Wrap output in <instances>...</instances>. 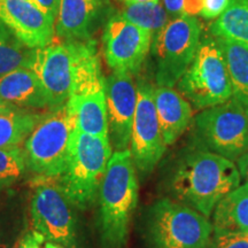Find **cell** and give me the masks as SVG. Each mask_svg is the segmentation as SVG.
Masks as SVG:
<instances>
[{
	"label": "cell",
	"instance_id": "35",
	"mask_svg": "<svg viewBox=\"0 0 248 248\" xmlns=\"http://www.w3.org/2000/svg\"><path fill=\"white\" fill-rule=\"evenodd\" d=\"M17 248H28L27 247V245H26V243H24V240L22 239L20 241V244H18V247Z\"/></svg>",
	"mask_w": 248,
	"mask_h": 248
},
{
	"label": "cell",
	"instance_id": "34",
	"mask_svg": "<svg viewBox=\"0 0 248 248\" xmlns=\"http://www.w3.org/2000/svg\"><path fill=\"white\" fill-rule=\"evenodd\" d=\"M45 248H63V246H61V245L59 244L52 243V241H48V243H46Z\"/></svg>",
	"mask_w": 248,
	"mask_h": 248
},
{
	"label": "cell",
	"instance_id": "2",
	"mask_svg": "<svg viewBox=\"0 0 248 248\" xmlns=\"http://www.w3.org/2000/svg\"><path fill=\"white\" fill-rule=\"evenodd\" d=\"M99 224L107 248H122L138 203V182L130 150L111 154L99 187Z\"/></svg>",
	"mask_w": 248,
	"mask_h": 248
},
{
	"label": "cell",
	"instance_id": "9",
	"mask_svg": "<svg viewBox=\"0 0 248 248\" xmlns=\"http://www.w3.org/2000/svg\"><path fill=\"white\" fill-rule=\"evenodd\" d=\"M30 203L33 231L45 240L74 248L77 240L75 206L62 190L58 177L36 176Z\"/></svg>",
	"mask_w": 248,
	"mask_h": 248
},
{
	"label": "cell",
	"instance_id": "32",
	"mask_svg": "<svg viewBox=\"0 0 248 248\" xmlns=\"http://www.w3.org/2000/svg\"><path fill=\"white\" fill-rule=\"evenodd\" d=\"M16 109H18L17 107H15V106H13V105L8 104V102H6V101L0 99V114H1V113H8V111L16 110Z\"/></svg>",
	"mask_w": 248,
	"mask_h": 248
},
{
	"label": "cell",
	"instance_id": "20",
	"mask_svg": "<svg viewBox=\"0 0 248 248\" xmlns=\"http://www.w3.org/2000/svg\"><path fill=\"white\" fill-rule=\"evenodd\" d=\"M224 57L234 98L248 113V45L216 37Z\"/></svg>",
	"mask_w": 248,
	"mask_h": 248
},
{
	"label": "cell",
	"instance_id": "16",
	"mask_svg": "<svg viewBox=\"0 0 248 248\" xmlns=\"http://www.w3.org/2000/svg\"><path fill=\"white\" fill-rule=\"evenodd\" d=\"M154 102L162 138L166 146L175 142L190 125L191 104L171 88H154Z\"/></svg>",
	"mask_w": 248,
	"mask_h": 248
},
{
	"label": "cell",
	"instance_id": "25",
	"mask_svg": "<svg viewBox=\"0 0 248 248\" xmlns=\"http://www.w3.org/2000/svg\"><path fill=\"white\" fill-rule=\"evenodd\" d=\"M26 167L24 151L20 147L0 148V191L21 179Z\"/></svg>",
	"mask_w": 248,
	"mask_h": 248
},
{
	"label": "cell",
	"instance_id": "8",
	"mask_svg": "<svg viewBox=\"0 0 248 248\" xmlns=\"http://www.w3.org/2000/svg\"><path fill=\"white\" fill-rule=\"evenodd\" d=\"M194 131L200 150L235 162L248 148V113L231 98L200 111L194 119Z\"/></svg>",
	"mask_w": 248,
	"mask_h": 248
},
{
	"label": "cell",
	"instance_id": "24",
	"mask_svg": "<svg viewBox=\"0 0 248 248\" xmlns=\"http://www.w3.org/2000/svg\"><path fill=\"white\" fill-rule=\"evenodd\" d=\"M120 15L135 26L150 31L153 36L168 23V12L160 1L129 4Z\"/></svg>",
	"mask_w": 248,
	"mask_h": 248
},
{
	"label": "cell",
	"instance_id": "19",
	"mask_svg": "<svg viewBox=\"0 0 248 248\" xmlns=\"http://www.w3.org/2000/svg\"><path fill=\"white\" fill-rule=\"evenodd\" d=\"M213 230L219 233H248V183L239 185L216 204Z\"/></svg>",
	"mask_w": 248,
	"mask_h": 248
},
{
	"label": "cell",
	"instance_id": "21",
	"mask_svg": "<svg viewBox=\"0 0 248 248\" xmlns=\"http://www.w3.org/2000/svg\"><path fill=\"white\" fill-rule=\"evenodd\" d=\"M42 117V114L27 111L22 108L0 114V148L20 146Z\"/></svg>",
	"mask_w": 248,
	"mask_h": 248
},
{
	"label": "cell",
	"instance_id": "14",
	"mask_svg": "<svg viewBox=\"0 0 248 248\" xmlns=\"http://www.w3.org/2000/svg\"><path fill=\"white\" fill-rule=\"evenodd\" d=\"M108 138L115 151L128 150L137 106V88L132 75L113 71L106 79Z\"/></svg>",
	"mask_w": 248,
	"mask_h": 248
},
{
	"label": "cell",
	"instance_id": "30",
	"mask_svg": "<svg viewBox=\"0 0 248 248\" xmlns=\"http://www.w3.org/2000/svg\"><path fill=\"white\" fill-rule=\"evenodd\" d=\"M22 239L24 240L28 248H42V243L44 241V237L33 231L32 233H27Z\"/></svg>",
	"mask_w": 248,
	"mask_h": 248
},
{
	"label": "cell",
	"instance_id": "1",
	"mask_svg": "<svg viewBox=\"0 0 248 248\" xmlns=\"http://www.w3.org/2000/svg\"><path fill=\"white\" fill-rule=\"evenodd\" d=\"M233 161L197 150L184 155L169 176V190L177 202L209 217L216 204L240 185Z\"/></svg>",
	"mask_w": 248,
	"mask_h": 248
},
{
	"label": "cell",
	"instance_id": "18",
	"mask_svg": "<svg viewBox=\"0 0 248 248\" xmlns=\"http://www.w3.org/2000/svg\"><path fill=\"white\" fill-rule=\"evenodd\" d=\"M0 99L17 108H49L42 83L29 68H21L0 77Z\"/></svg>",
	"mask_w": 248,
	"mask_h": 248
},
{
	"label": "cell",
	"instance_id": "22",
	"mask_svg": "<svg viewBox=\"0 0 248 248\" xmlns=\"http://www.w3.org/2000/svg\"><path fill=\"white\" fill-rule=\"evenodd\" d=\"M212 32L218 38L248 45V0H230L224 13L212 24Z\"/></svg>",
	"mask_w": 248,
	"mask_h": 248
},
{
	"label": "cell",
	"instance_id": "4",
	"mask_svg": "<svg viewBox=\"0 0 248 248\" xmlns=\"http://www.w3.org/2000/svg\"><path fill=\"white\" fill-rule=\"evenodd\" d=\"M68 104L76 117L79 131L108 137L106 80L101 73L95 43L79 40L73 89Z\"/></svg>",
	"mask_w": 248,
	"mask_h": 248
},
{
	"label": "cell",
	"instance_id": "12",
	"mask_svg": "<svg viewBox=\"0 0 248 248\" xmlns=\"http://www.w3.org/2000/svg\"><path fill=\"white\" fill-rule=\"evenodd\" d=\"M130 153L135 168L150 175L166 152L154 102V86L140 83L137 88V106L133 119Z\"/></svg>",
	"mask_w": 248,
	"mask_h": 248
},
{
	"label": "cell",
	"instance_id": "13",
	"mask_svg": "<svg viewBox=\"0 0 248 248\" xmlns=\"http://www.w3.org/2000/svg\"><path fill=\"white\" fill-rule=\"evenodd\" d=\"M153 33L141 29L121 15L106 24L102 45L108 67L113 71L132 74L138 71L150 52Z\"/></svg>",
	"mask_w": 248,
	"mask_h": 248
},
{
	"label": "cell",
	"instance_id": "17",
	"mask_svg": "<svg viewBox=\"0 0 248 248\" xmlns=\"http://www.w3.org/2000/svg\"><path fill=\"white\" fill-rule=\"evenodd\" d=\"M104 0H59L54 30L63 40H86Z\"/></svg>",
	"mask_w": 248,
	"mask_h": 248
},
{
	"label": "cell",
	"instance_id": "26",
	"mask_svg": "<svg viewBox=\"0 0 248 248\" xmlns=\"http://www.w3.org/2000/svg\"><path fill=\"white\" fill-rule=\"evenodd\" d=\"M207 248H248V233L213 232Z\"/></svg>",
	"mask_w": 248,
	"mask_h": 248
},
{
	"label": "cell",
	"instance_id": "3",
	"mask_svg": "<svg viewBox=\"0 0 248 248\" xmlns=\"http://www.w3.org/2000/svg\"><path fill=\"white\" fill-rule=\"evenodd\" d=\"M111 154L109 138L88 135L75 129L66 169L58 181L76 208L85 209L94 201Z\"/></svg>",
	"mask_w": 248,
	"mask_h": 248
},
{
	"label": "cell",
	"instance_id": "33",
	"mask_svg": "<svg viewBox=\"0 0 248 248\" xmlns=\"http://www.w3.org/2000/svg\"><path fill=\"white\" fill-rule=\"evenodd\" d=\"M121 1L125 2L126 5L129 4H141V2H157L160 0H121Z\"/></svg>",
	"mask_w": 248,
	"mask_h": 248
},
{
	"label": "cell",
	"instance_id": "28",
	"mask_svg": "<svg viewBox=\"0 0 248 248\" xmlns=\"http://www.w3.org/2000/svg\"><path fill=\"white\" fill-rule=\"evenodd\" d=\"M31 1L35 2L39 8H42L46 14H48L55 21L58 13L59 0H31Z\"/></svg>",
	"mask_w": 248,
	"mask_h": 248
},
{
	"label": "cell",
	"instance_id": "10",
	"mask_svg": "<svg viewBox=\"0 0 248 248\" xmlns=\"http://www.w3.org/2000/svg\"><path fill=\"white\" fill-rule=\"evenodd\" d=\"M200 37V21L190 15L173 18L155 33L152 51L157 62V85L172 88L179 82L197 54Z\"/></svg>",
	"mask_w": 248,
	"mask_h": 248
},
{
	"label": "cell",
	"instance_id": "7",
	"mask_svg": "<svg viewBox=\"0 0 248 248\" xmlns=\"http://www.w3.org/2000/svg\"><path fill=\"white\" fill-rule=\"evenodd\" d=\"M181 94L197 109L224 104L232 98V86L223 52L216 40L200 42L197 54L178 82Z\"/></svg>",
	"mask_w": 248,
	"mask_h": 248
},
{
	"label": "cell",
	"instance_id": "27",
	"mask_svg": "<svg viewBox=\"0 0 248 248\" xmlns=\"http://www.w3.org/2000/svg\"><path fill=\"white\" fill-rule=\"evenodd\" d=\"M230 0H202L200 15L206 20H214L224 13Z\"/></svg>",
	"mask_w": 248,
	"mask_h": 248
},
{
	"label": "cell",
	"instance_id": "6",
	"mask_svg": "<svg viewBox=\"0 0 248 248\" xmlns=\"http://www.w3.org/2000/svg\"><path fill=\"white\" fill-rule=\"evenodd\" d=\"M76 117L70 105H61L43 115L24 142L26 166L36 176L59 177L66 169Z\"/></svg>",
	"mask_w": 248,
	"mask_h": 248
},
{
	"label": "cell",
	"instance_id": "36",
	"mask_svg": "<svg viewBox=\"0 0 248 248\" xmlns=\"http://www.w3.org/2000/svg\"><path fill=\"white\" fill-rule=\"evenodd\" d=\"M0 248H7V245L4 243H0Z\"/></svg>",
	"mask_w": 248,
	"mask_h": 248
},
{
	"label": "cell",
	"instance_id": "31",
	"mask_svg": "<svg viewBox=\"0 0 248 248\" xmlns=\"http://www.w3.org/2000/svg\"><path fill=\"white\" fill-rule=\"evenodd\" d=\"M235 162H237V168L239 170L240 177L248 183V148Z\"/></svg>",
	"mask_w": 248,
	"mask_h": 248
},
{
	"label": "cell",
	"instance_id": "23",
	"mask_svg": "<svg viewBox=\"0 0 248 248\" xmlns=\"http://www.w3.org/2000/svg\"><path fill=\"white\" fill-rule=\"evenodd\" d=\"M35 48H29L0 22V77L11 71L30 68Z\"/></svg>",
	"mask_w": 248,
	"mask_h": 248
},
{
	"label": "cell",
	"instance_id": "15",
	"mask_svg": "<svg viewBox=\"0 0 248 248\" xmlns=\"http://www.w3.org/2000/svg\"><path fill=\"white\" fill-rule=\"evenodd\" d=\"M0 22L29 48L53 40L54 20L31 0H0Z\"/></svg>",
	"mask_w": 248,
	"mask_h": 248
},
{
	"label": "cell",
	"instance_id": "29",
	"mask_svg": "<svg viewBox=\"0 0 248 248\" xmlns=\"http://www.w3.org/2000/svg\"><path fill=\"white\" fill-rule=\"evenodd\" d=\"M185 0H163L164 8L171 15H183V7Z\"/></svg>",
	"mask_w": 248,
	"mask_h": 248
},
{
	"label": "cell",
	"instance_id": "5",
	"mask_svg": "<svg viewBox=\"0 0 248 248\" xmlns=\"http://www.w3.org/2000/svg\"><path fill=\"white\" fill-rule=\"evenodd\" d=\"M144 223L150 248H207L214 232L208 217L169 198L155 201Z\"/></svg>",
	"mask_w": 248,
	"mask_h": 248
},
{
	"label": "cell",
	"instance_id": "11",
	"mask_svg": "<svg viewBox=\"0 0 248 248\" xmlns=\"http://www.w3.org/2000/svg\"><path fill=\"white\" fill-rule=\"evenodd\" d=\"M79 40H62L35 48L30 68L38 77L53 109L66 104L73 89Z\"/></svg>",
	"mask_w": 248,
	"mask_h": 248
}]
</instances>
